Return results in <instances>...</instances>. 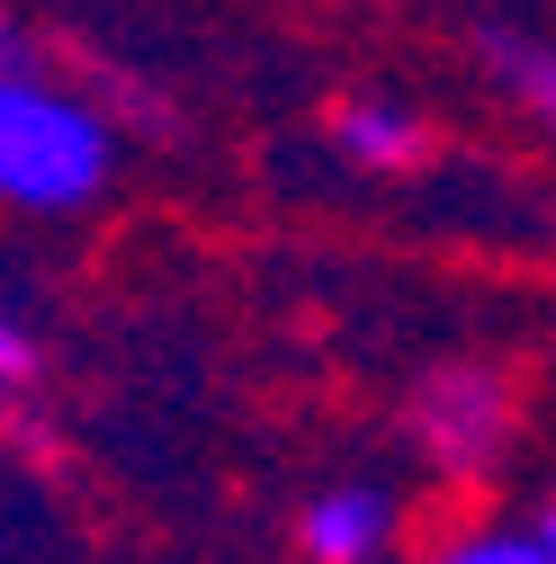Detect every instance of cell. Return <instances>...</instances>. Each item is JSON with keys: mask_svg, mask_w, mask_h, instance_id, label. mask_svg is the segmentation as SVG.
Masks as SVG:
<instances>
[{"mask_svg": "<svg viewBox=\"0 0 556 564\" xmlns=\"http://www.w3.org/2000/svg\"><path fill=\"white\" fill-rule=\"evenodd\" d=\"M117 180V126L45 73L0 63V206L10 216H73Z\"/></svg>", "mask_w": 556, "mask_h": 564, "instance_id": "obj_1", "label": "cell"}, {"mask_svg": "<svg viewBox=\"0 0 556 564\" xmlns=\"http://www.w3.org/2000/svg\"><path fill=\"white\" fill-rule=\"evenodd\" d=\"M404 431L423 448V466L440 484H484L503 457H512V431H521V394L503 368H475V359H449L413 386L404 403Z\"/></svg>", "mask_w": 556, "mask_h": 564, "instance_id": "obj_2", "label": "cell"}, {"mask_svg": "<svg viewBox=\"0 0 556 564\" xmlns=\"http://www.w3.org/2000/svg\"><path fill=\"white\" fill-rule=\"evenodd\" d=\"M395 529H404V511L386 484H332L297 511V555L306 564H377L395 546Z\"/></svg>", "mask_w": 556, "mask_h": 564, "instance_id": "obj_3", "label": "cell"}, {"mask_svg": "<svg viewBox=\"0 0 556 564\" xmlns=\"http://www.w3.org/2000/svg\"><path fill=\"white\" fill-rule=\"evenodd\" d=\"M332 153L351 162V171H413L431 153V126L413 117V108H395V99H341L332 108Z\"/></svg>", "mask_w": 556, "mask_h": 564, "instance_id": "obj_4", "label": "cell"}, {"mask_svg": "<svg viewBox=\"0 0 556 564\" xmlns=\"http://www.w3.org/2000/svg\"><path fill=\"white\" fill-rule=\"evenodd\" d=\"M475 63L494 73L547 134H556V45H538V36H512V28H475Z\"/></svg>", "mask_w": 556, "mask_h": 564, "instance_id": "obj_5", "label": "cell"}, {"mask_svg": "<svg viewBox=\"0 0 556 564\" xmlns=\"http://www.w3.org/2000/svg\"><path fill=\"white\" fill-rule=\"evenodd\" d=\"M431 564H556L538 529H458L431 546Z\"/></svg>", "mask_w": 556, "mask_h": 564, "instance_id": "obj_6", "label": "cell"}, {"mask_svg": "<svg viewBox=\"0 0 556 564\" xmlns=\"http://www.w3.org/2000/svg\"><path fill=\"white\" fill-rule=\"evenodd\" d=\"M45 377V349H36V332L10 314V305H0V394H28Z\"/></svg>", "mask_w": 556, "mask_h": 564, "instance_id": "obj_7", "label": "cell"}, {"mask_svg": "<svg viewBox=\"0 0 556 564\" xmlns=\"http://www.w3.org/2000/svg\"><path fill=\"white\" fill-rule=\"evenodd\" d=\"M530 529H538V538H547V555H556V502H547V511H538Z\"/></svg>", "mask_w": 556, "mask_h": 564, "instance_id": "obj_8", "label": "cell"}, {"mask_svg": "<svg viewBox=\"0 0 556 564\" xmlns=\"http://www.w3.org/2000/svg\"><path fill=\"white\" fill-rule=\"evenodd\" d=\"M10 54H19V28H10V19H0V63H10Z\"/></svg>", "mask_w": 556, "mask_h": 564, "instance_id": "obj_9", "label": "cell"}]
</instances>
